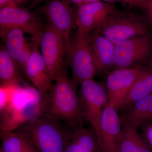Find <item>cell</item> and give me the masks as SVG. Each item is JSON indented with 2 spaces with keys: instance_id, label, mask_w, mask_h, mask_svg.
<instances>
[{
  "instance_id": "cell-32",
  "label": "cell",
  "mask_w": 152,
  "mask_h": 152,
  "mask_svg": "<svg viewBox=\"0 0 152 152\" xmlns=\"http://www.w3.org/2000/svg\"><path fill=\"white\" fill-rule=\"evenodd\" d=\"M148 64L150 66L152 67V59L150 60V61L149 62Z\"/></svg>"
},
{
  "instance_id": "cell-7",
  "label": "cell",
  "mask_w": 152,
  "mask_h": 152,
  "mask_svg": "<svg viewBox=\"0 0 152 152\" xmlns=\"http://www.w3.org/2000/svg\"><path fill=\"white\" fill-rule=\"evenodd\" d=\"M68 61L72 72V79L77 84L93 79L96 74L93 59L90 35L76 33L70 41L66 52Z\"/></svg>"
},
{
  "instance_id": "cell-26",
  "label": "cell",
  "mask_w": 152,
  "mask_h": 152,
  "mask_svg": "<svg viewBox=\"0 0 152 152\" xmlns=\"http://www.w3.org/2000/svg\"><path fill=\"white\" fill-rule=\"evenodd\" d=\"M48 0H34V3L35 5L37 6L39 4H40L44 1H47ZM71 5L77 6L78 7H82L83 6L96 2L100 1L101 0H65Z\"/></svg>"
},
{
  "instance_id": "cell-21",
  "label": "cell",
  "mask_w": 152,
  "mask_h": 152,
  "mask_svg": "<svg viewBox=\"0 0 152 152\" xmlns=\"http://www.w3.org/2000/svg\"><path fill=\"white\" fill-rule=\"evenodd\" d=\"M15 63L5 48L0 50V81L1 85H19L23 82Z\"/></svg>"
},
{
  "instance_id": "cell-16",
  "label": "cell",
  "mask_w": 152,
  "mask_h": 152,
  "mask_svg": "<svg viewBox=\"0 0 152 152\" xmlns=\"http://www.w3.org/2000/svg\"><path fill=\"white\" fill-rule=\"evenodd\" d=\"M152 93V67H144L118 109L125 110Z\"/></svg>"
},
{
  "instance_id": "cell-5",
  "label": "cell",
  "mask_w": 152,
  "mask_h": 152,
  "mask_svg": "<svg viewBox=\"0 0 152 152\" xmlns=\"http://www.w3.org/2000/svg\"><path fill=\"white\" fill-rule=\"evenodd\" d=\"M45 25L39 13L13 4L0 9L1 31L12 28L23 30L39 45Z\"/></svg>"
},
{
  "instance_id": "cell-11",
  "label": "cell",
  "mask_w": 152,
  "mask_h": 152,
  "mask_svg": "<svg viewBox=\"0 0 152 152\" xmlns=\"http://www.w3.org/2000/svg\"><path fill=\"white\" fill-rule=\"evenodd\" d=\"M144 66L140 65L116 68L109 73L106 81L108 94L107 106L118 109Z\"/></svg>"
},
{
  "instance_id": "cell-20",
  "label": "cell",
  "mask_w": 152,
  "mask_h": 152,
  "mask_svg": "<svg viewBox=\"0 0 152 152\" xmlns=\"http://www.w3.org/2000/svg\"><path fill=\"white\" fill-rule=\"evenodd\" d=\"M69 135L71 140L86 152H102L97 136L92 128L69 129Z\"/></svg>"
},
{
  "instance_id": "cell-27",
  "label": "cell",
  "mask_w": 152,
  "mask_h": 152,
  "mask_svg": "<svg viewBox=\"0 0 152 152\" xmlns=\"http://www.w3.org/2000/svg\"><path fill=\"white\" fill-rule=\"evenodd\" d=\"M64 152H86L78 144L71 140L68 137Z\"/></svg>"
},
{
  "instance_id": "cell-22",
  "label": "cell",
  "mask_w": 152,
  "mask_h": 152,
  "mask_svg": "<svg viewBox=\"0 0 152 152\" xmlns=\"http://www.w3.org/2000/svg\"><path fill=\"white\" fill-rule=\"evenodd\" d=\"M25 34L23 30L18 28L10 29L1 31L5 48L16 64L26 42L24 37Z\"/></svg>"
},
{
  "instance_id": "cell-33",
  "label": "cell",
  "mask_w": 152,
  "mask_h": 152,
  "mask_svg": "<svg viewBox=\"0 0 152 152\" xmlns=\"http://www.w3.org/2000/svg\"><path fill=\"white\" fill-rule=\"evenodd\" d=\"M0 152H2L1 151V150H0Z\"/></svg>"
},
{
  "instance_id": "cell-28",
  "label": "cell",
  "mask_w": 152,
  "mask_h": 152,
  "mask_svg": "<svg viewBox=\"0 0 152 152\" xmlns=\"http://www.w3.org/2000/svg\"><path fill=\"white\" fill-rule=\"evenodd\" d=\"M13 4H15L14 0H0V9L3 8Z\"/></svg>"
},
{
  "instance_id": "cell-1",
  "label": "cell",
  "mask_w": 152,
  "mask_h": 152,
  "mask_svg": "<svg viewBox=\"0 0 152 152\" xmlns=\"http://www.w3.org/2000/svg\"><path fill=\"white\" fill-rule=\"evenodd\" d=\"M77 85L72 79L63 74L43 98V115L64 123L72 129L84 127Z\"/></svg>"
},
{
  "instance_id": "cell-17",
  "label": "cell",
  "mask_w": 152,
  "mask_h": 152,
  "mask_svg": "<svg viewBox=\"0 0 152 152\" xmlns=\"http://www.w3.org/2000/svg\"><path fill=\"white\" fill-rule=\"evenodd\" d=\"M124 118L135 129L152 123V93L125 110Z\"/></svg>"
},
{
  "instance_id": "cell-6",
  "label": "cell",
  "mask_w": 152,
  "mask_h": 152,
  "mask_svg": "<svg viewBox=\"0 0 152 152\" xmlns=\"http://www.w3.org/2000/svg\"><path fill=\"white\" fill-rule=\"evenodd\" d=\"M80 85L79 96L83 116L91 124L99 139L101 118L108 100L107 89L93 79L86 80Z\"/></svg>"
},
{
  "instance_id": "cell-8",
  "label": "cell",
  "mask_w": 152,
  "mask_h": 152,
  "mask_svg": "<svg viewBox=\"0 0 152 152\" xmlns=\"http://www.w3.org/2000/svg\"><path fill=\"white\" fill-rule=\"evenodd\" d=\"M39 46L41 54L53 81L65 74L66 46L59 33L50 24L45 25Z\"/></svg>"
},
{
  "instance_id": "cell-9",
  "label": "cell",
  "mask_w": 152,
  "mask_h": 152,
  "mask_svg": "<svg viewBox=\"0 0 152 152\" xmlns=\"http://www.w3.org/2000/svg\"><path fill=\"white\" fill-rule=\"evenodd\" d=\"M152 43L148 35L137 36L114 45V66L126 68L147 58L151 53Z\"/></svg>"
},
{
  "instance_id": "cell-2",
  "label": "cell",
  "mask_w": 152,
  "mask_h": 152,
  "mask_svg": "<svg viewBox=\"0 0 152 152\" xmlns=\"http://www.w3.org/2000/svg\"><path fill=\"white\" fill-rule=\"evenodd\" d=\"M43 97L35 88L19 85L10 103L1 113V130L14 131L43 115Z\"/></svg>"
},
{
  "instance_id": "cell-31",
  "label": "cell",
  "mask_w": 152,
  "mask_h": 152,
  "mask_svg": "<svg viewBox=\"0 0 152 152\" xmlns=\"http://www.w3.org/2000/svg\"><path fill=\"white\" fill-rule=\"evenodd\" d=\"M148 11L149 12L150 17L152 20V0H150L149 7Z\"/></svg>"
},
{
  "instance_id": "cell-13",
  "label": "cell",
  "mask_w": 152,
  "mask_h": 152,
  "mask_svg": "<svg viewBox=\"0 0 152 152\" xmlns=\"http://www.w3.org/2000/svg\"><path fill=\"white\" fill-rule=\"evenodd\" d=\"M117 110L111 106H106L103 112L99 137L102 152H119L122 122Z\"/></svg>"
},
{
  "instance_id": "cell-12",
  "label": "cell",
  "mask_w": 152,
  "mask_h": 152,
  "mask_svg": "<svg viewBox=\"0 0 152 152\" xmlns=\"http://www.w3.org/2000/svg\"><path fill=\"white\" fill-rule=\"evenodd\" d=\"M115 7L110 3L102 1L79 7L76 14L77 34L89 35L96 30L110 13Z\"/></svg>"
},
{
  "instance_id": "cell-4",
  "label": "cell",
  "mask_w": 152,
  "mask_h": 152,
  "mask_svg": "<svg viewBox=\"0 0 152 152\" xmlns=\"http://www.w3.org/2000/svg\"><path fill=\"white\" fill-rule=\"evenodd\" d=\"M95 31L115 45L145 35L148 28L138 16L115 8Z\"/></svg>"
},
{
  "instance_id": "cell-23",
  "label": "cell",
  "mask_w": 152,
  "mask_h": 152,
  "mask_svg": "<svg viewBox=\"0 0 152 152\" xmlns=\"http://www.w3.org/2000/svg\"><path fill=\"white\" fill-rule=\"evenodd\" d=\"M19 85H1V87H0V112L3 111L10 103L14 92L15 91L17 87Z\"/></svg>"
},
{
  "instance_id": "cell-15",
  "label": "cell",
  "mask_w": 152,
  "mask_h": 152,
  "mask_svg": "<svg viewBox=\"0 0 152 152\" xmlns=\"http://www.w3.org/2000/svg\"><path fill=\"white\" fill-rule=\"evenodd\" d=\"M90 42L96 74L107 72L114 66V44L96 31Z\"/></svg>"
},
{
  "instance_id": "cell-29",
  "label": "cell",
  "mask_w": 152,
  "mask_h": 152,
  "mask_svg": "<svg viewBox=\"0 0 152 152\" xmlns=\"http://www.w3.org/2000/svg\"><path fill=\"white\" fill-rule=\"evenodd\" d=\"M31 0H14L16 4L18 6H21L24 4L28 2Z\"/></svg>"
},
{
  "instance_id": "cell-14",
  "label": "cell",
  "mask_w": 152,
  "mask_h": 152,
  "mask_svg": "<svg viewBox=\"0 0 152 152\" xmlns=\"http://www.w3.org/2000/svg\"><path fill=\"white\" fill-rule=\"evenodd\" d=\"M32 45V51L25 66L24 73L44 97L53 85V81L39 51V45L33 42Z\"/></svg>"
},
{
  "instance_id": "cell-10",
  "label": "cell",
  "mask_w": 152,
  "mask_h": 152,
  "mask_svg": "<svg viewBox=\"0 0 152 152\" xmlns=\"http://www.w3.org/2000/svg\"><path fill=\"white\" fill-rule=\"evenodd\" d=\"M40 11L62 37L66 53L70 43L71 32L76 25V15L72 5L65 0H48Z\"/></svg>"
},
{
  "instance_id": "cell-30",
  "label": "cell",
  "mask_w": 152,
  "mask_h": 152,
  "mask_svg": "<svg viewBox=\"0 0 152 152\" xmlns=\"http://www.w3.org/2000/svg\"><path fill=\"white\" fill-rule=\"evenodd\" d=\"M23 152H38L37 150L36 149L35 147L34 146V145H32L30 147H29L27 149L24 151Z\"/></svg>"
},
{
  "instance_id": "cell-24",
  "label": "cell",
  "mask_w": 152,
  "mask_h": 152,
  "mask_svg": "<svg viewBox=\"0 0 152 152\" xmlns=\"http://www.w3.org/2000/svg\"><path fill=\"white\" fill-rule=\"evenodd\" d=\"M32 47V43L31 45L26 42V45L20 54L17 61L16 65L18 70H20L24 72L25 66L31 56Z\"/></svg>"
},
{
  "instance_id": "cell-3",
  "label": "cell",
  "mask_w": 152,
  "mask_h": 152,
  "mask_svg": "<svg viewBox=\"0 0 152 152\" xmlns=\"http://www.w3.org/2000/svg\"><path fill=\"white\" fill-rule=\"evenodd\" d=\"M69 129L59 121L42 115L17 129L27 136L38 152H64Z\"/></svg>"
},
{
  "instance_id": "cell-19",
  "label": "cell",
  "mask_w": 152,
  "mask_h": 152,
  "mask_svg": "<svg viewBox=\"0 0 152 152\" xmlns=\"http://www.w3.org/2000/svg\"><path fill=\"white\" fill-rule=\"evenodd\" d=\"M2 152H23L33 145L27 136L20 131L1 130Z\"/></svg>"
},
{
  "instance_id": "cell-25",
  "label": "cell",
  "mask_w": 152,
  "mask_h": 152,
  "mask_svg": "<svg viewBox=\"0 0 152 152\" xmlns=\"http://www.w3.org/2000/svg\"><path fill=\"white\" fill-rule=\"evenodd\" d=\"M105 2H121L139 8L147 10L149 8L150 0H101Z\"/></svg>"
},
{
  "instance_id": "cell-18",
  "label": "cell",
  "mask_w": 152,
  "mask_h": 152,
  "mask_svg": "<svg viewBox=\"0 0 152 152\" xmlns=\"http://www.w3.org/2000/svg\"><path fill=\"white\" fill-rule=\"evenodd\" d=\"M119 152H152V149L124 118L118 144Z\"/></svg>"
}]
</instances>
